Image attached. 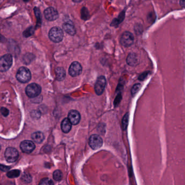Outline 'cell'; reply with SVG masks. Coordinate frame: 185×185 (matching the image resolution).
<instances>
[{
	"label": "cell",
	"mask_w": 185,
	"mask_h": 185,
	"mask_svg": "<svg viewBox=\"0 0 185 185\" xmlns=\"http://www.w3.org/2000/svg\"><path fill=\"white\" fill-rule=\"evenodd\" d=\"M49 38L52 42L58 43L62 41L64 38V33L60 28L54 27L49 30Z\"/></svg>",
	"instance_id": "1"
},
{
	"label": "cell",
	"mask_w": 185,
	"mask_h": 185,
	"mask_svg": "<svg viewBox=\"0 0 185 185\" xmlns=\"http://www.w3.org/2000/svg\"><path fill=\"white\" fill-rule=\"evenodd\" d=\"M16 78L20 83H26L31 79V73L29 69L25 67L19 68L16 73Z\"/></svg>",
	"instance_id": "2"
},
{
	"label": "cell",
	"mask_w": 185,
	"mask_h": 185,
	"mask_svg": "<svg viewBox=\"0 0 185 185\" xmlns=\"http://www.w3.org/2000/svg\"><path fill=\"white\" fill-rule=\"evenodd\" d=\"M13 64V57L11 54H7L3 56L0 59V70L6 72L11 67Z\"/></svg>",
	"instance_id": "3"
},
{
	"label": "cell",
	"mask_w": 185,
	"mask_h": 185,
	"mask_svg": "<svg viewBox=\"0 0 185 185\" xmlns=\"http://www.w3.org/2000/svg\"><path fill=\"white\" fill-rule=\"evenodd\" d=\"M42 87L37 84H29L26 88V94L30 98H35L40 94Z\"/></svg>",
	"instance_id": "4"
},
{
	"label": "cell",
	"mask_w": 185,
	"mask_h": 185,
	"mask_svg": "<svg viewBox=\"0 0 185 185\" xmlns=\"http://www.w3.org/2000/svg\"><path fill=\"white\" fill-rule=\"evenodd\" d=\"M134 42V37L132 33L125 32L121 35L120 43L125 47H129L132 45Z\"/></svg>",
	"instance_id": "5"
},
{
	"label": "cell",
	"mask_w": 185,
	"mask_h": 185,
	"mask_svg": "<svg viewBox=\"0 0 185 185\" xmlns=\"http://www.w3.org/2000/svg\"><path fill=\"white\" fill-rule=\"evenodd\" d=\"M4 156L8 162H14L19 158V152L14 148H8L4 153Z\"/></svg>",
	"instance_id": "6"
},
{
	"label": "cell",
	"mask_w": 185,
	"mask_h": 185,
	"mask_svg": "<svg viewBox=\"0 0 185 185\" xmlns=\"http://www.w3.org/2000/svg\"><path fill=\"white\" fill-rule=\"evenodd\" d=\"M103 140L100 136L94 134L91 135L89 139V145L92 149L96 150L101 147L103 145Z\"/></svg>",
	"instance_id": "7"
},
{
	"label": "cell",
	"mask_w": 185,
	"mask_h": 185,
	"mask_svg": "<svg viewBox=\"0 0 185 185\" xmlns=\"http://www.w3.org/2000/svg\"><path fill=\"white\" fill-rule=\"evenodd\" d=\"M106 85V79L105 77H99L95 84V92L97 95H101L104 91Z\"/></svg>",
	"instance_id": "8"
},
{
	"label": "cell",
	"mask_w": 185,
	"mask_h": 185,
	"mask_svg": "<svg viewBox=\"0 0 185 185\" xmlns=\"http://www.w3.org/2000/svg\"><path fill=\"white\" fill-rule=\"evenodd\" d=\"M68 72L72 77H77L82 73V67L78 62L75 61L70 65Z\"/></svg>",
	"instance_id": "9"
},
{
	"label": "cell",
	"mask_w": 185,
	"mask_h": 185,
	"mask_svg": "<svg viewBox=\"0 0 185 185\" xmlns=\"http://www.w3.org/2000/svg\"><path fill=\"white\" fill-rule=\"evenodd\" d=\"M35 146L34 143L31 141H23L20 144V149L23 152L26 154H30L34 151Z\"/></svg>",
	"instance_id": "10"
},
{
	"label": "cell",
	"mask_w": 185,
	"mask_h": 185,
	"mask_svg": "<svg viewBox=\"0 0 185 185\" xmlns=\"http://www.w3.org/2000/svg\"><path fill=\"white\" fill-rule=\"evenodd\" d=\"M44 15L47 20L52 21H54L59 17V14L57 10L53 7L47 8L44 11Z\"/></svg>",
	"instance_id": "11"
},
{
	"label": "cell",
	"mask_w": 185,
	"mask_h": 185,
	"mask_svg": "<svg viewBox=\"0 0 185 185\" xmlns=\"http://www.w3.org/2000/svg\"><path fill=\"white\" fill-rule=\"evenodd\" d=\"M68 118L72 125H78L80 120V115L76 110H71L68 113Z\"/></svg>",
	"instance_id": "12"
},
{
	"label": "cell",
	"mask_w": 185,
	"mask_h": 185,
	"mask_svg": "<svg viewBox=\"0 0 185 185\" xmlns=\"http://www.w3.org/2000/svg\"><path fill=\"white\" fill-rule=\"evenodd\" d=\"M127 63L130 66H136L139 64L140 60L135 53H130L127 58Z\"/></svg>",
	"instance_id": "13"
},
{
	"label": "cell",
	"mask_w": 185,
	"mask_h": 185,
	"mask_svg": "<svg viewBox=\"0 0 185 185\" xmlns=\"http://www.w3.org/2000/svg\"><path fill=\"white\" fill-rule=\"evenodd\" d=\"M63 28L66 33L71 36H73L76 34V28L72 23L67 22L64 23L63 26Z\"/></svg>",
	"instance_id": "14"
},
{
	"label": "cell",
	"mask_w": 185,
	"mask_h": 185,
	"mask_svg": "<svg viewBox=\"0 0 185 185\" xmlns=\"http://www.w3.org/2000/svg\"><path fill=\"white\" fill-rule=\"evenodd\" d=\"M72 125L68 118H65L61 122V128L62 131L65 133H68L71 130Z\"/></svg>",
	"instance_id": "15"
},
{
	"label": "cell",
	"mask_w": 185,
	"mask_h": 185,
	"mask_svg": "<svg viewBox=\"0 0 185 185\" xmlns=\"http://www.w3.org/2000/svg\"><path fill=\"white\" fill-rule=\"evenodd\" d=\"M32 139L37 143H41L45 139L44 134L40 132H35L32 135Z\"/></svg>",
	"instance_id": "16"
},
{
	"label": "cell",
	"mask_w": 185,
	"mask_h": 185,
	"mask_svg": "<svg viewBox=\"0 0 185 185\" xmlns=\"http://www.w3.org/2000/svg\"><path fill=\"white\" fill-rule=\"evenodd\" d=\"M56 73L58 80L61 81L64 79L65 77L66 76V72L64 68H58L56 70Z\"/></svg>",
	"instance_id": "17"
},
{
	"label": "cell",
	"mask_w": 185,
	"mask_h": 185,
	"mask_svg": "<svg viewBox=\"0 0 185 185\" xmlns=\"http://www.w3.org/2000/svg\"><path fill=\"white\" fill-rule=\"evenodd\" d=\"M129 120V113H127L124 116L122 121V127L124 130H125L127 129L128 125Z\"/></svg>",
	"instance_id": "18"
},
{
	"label": "cell",
	"mask_w": 185,
	"mask_h": 185,
	"mask_svg": "<svg viewBox=\"0 0 185 185\" xmlns=\"http://www.w3.org/2000/svg\"><path fill=\"white\" fill-rule=\"evenodd\" d=\"M20 174V171L18 170H11L8 172L7 174L8 177L9 178H15L18 177Z\"/></svg>",
	"instance_id": "19"
},
{
	"label": "cell",
	"mask_w": 185,
	"mask_h": 185,
	"mask_svg": "<svg viewBox=\"0 0 185 185\" xmlns=\"http://www.w3.org/2000/svg\"><path fill=\"white\" fill-rule=\"evenodd\" d=\"M141 88V84L140 83L135 84L133 87H132L131 93L132 96H135L139 91Z\"/></svg>",
	"instance_id": "20"
},
{
	"label": "cell",
	"mask_w": 185,
	"mask_h": 185,
	"mask_svg": "<svg viewBox=\"0 0 185 185\" xmlns=\"http://www.w3.org/2000/svg\"><path fill=\"white\" fill-rule=\"evenodd\" d=\"M63 178V173L60 170H57L53 173V179L56 181H60Z\"/></svg>",
	"instance_id": "21"
},
{
	"label": "cell",
	"mask_w": 185,
	"mask_h": 185,
	"mask_svg": "<svg viewBox=\"0 0 185 185\" xmlns=\"http://www.w3.org/2000/svg\"><path fill=\"white\" fill-rule=\"evenodd\" d=\"M53 182L49 179L44 178L39 182V185H53Z\"/></svg>",
	"instance_id": "22"
},
{
	"label": "cell",
	"mask_w": 185,
	"mask_h": 185,
	"mask_svg": "<svg viewBox=\"0 0 185 185\" xmlns=\"http://www.w3.org/2000/svg\"><path fill=\"white\" fill-rule=\"evenodd\" d=\"M125 12L123 11L122 13H121L120 15H119L118 18L115 20L116 23H115V25H118L119 23H122V22L123 21L124 19H125Z\"/></svg>",
	"instance_id": "23"
},
{
	"label": "cell",
	"mask_w": 185,
	"mask_h": 185,
	"mask_svg": "<svg viewBox=\"0 0 185 185\" xmlns=\"http://www.w3.org/2000/svg\"><path fill=\"white\" fill-rule=\"evenodd\" d=\"M34 33V29L33 27H30L28 30H25V32L23 33V35L25 37H28L31 36L32 34Z\"/></svg>",
	"instance_id": "24"
},
{
	"label": "cell",
	"mask_w": 185,
	"mask_h": 185,
	"mask_svg": "<svg viewBox=\"0 0 185 185\" xmlns=\"http://www.w3.org/2000/svg\"><path fill=\"white\" fill-rule=\"evenodd\" d=\"M134 30L136 33V34H140L142 32V26L140 24H136L134 27Z\"/></svg>",
	"instance_id": "25"
},
{
	"label": "cell",
	"mask_w": 185,
	"mask_h": 185,
	"mask_svg": "<svg viewBox=\"0 0 185 185\" xmlns=\"http://www.w3.org/2000/svg\"><path fill=\"white\" fill-rule=\"evenodd\" d=\"M149 74H150L149 71L144 72L141 75H140V76L139 77V80H140L141 81H143L147 77Z\"/></svg>",
	"instance_id": "26"
},
{
	"label": "cell",
	"mask_w": 185,
	"mask_h": 185,
	"mask_svg": "<svg viewBox=\"0 0 185 185\" xmlns=\"http://www.w3.org/2000/svg\"><path fill=\"white\" fill-rule=\"evenodd\" d=\"M23 181L26 182V183H28V182H30L32 180V178L30 175H28V174H25V175H23Z\"/></svg>",
	"instance_id": "27"
},
{
	"label": "cell",
	"mask_w": 185,
	"mask_h": 185,
	"mask_svg": "<svg viewBox=\"0 0 185 185\" xmlns=\"http://www.w3.org/2000/svg\"><path fill=\"white\" fill-rule=\"evenodd\" d=\"M122 95H121V94L117 95L116 98L115 100V103H114L115 106H118L120 104V103L121 102V100H122Z\"/></svg>",
	"instance_id": "28"
},
{
	"label": "cell",
	"mask_w": 185,
	"mask_h": 185,
	"mask_svg": "<svg viewBox=\"0 0 185 185\" xmlns=\"http://www.w3.org/2000/svg\"><path fill=\"white\" fill-rule=\"evenodd\" d=\"M1 112L2 115L4 116H5V117L7 116L8 115H9V110L7 108H4V107L1 108Z\"/></svg>",
	"instance_id": "29"
},
{
	"label": "cell",
	"mask_w": 185,
	"mask_h": 185,
	"mask_svg": "<svg viewBox=\"0 0 185 185\" xmlns=\"http://www.w3.org/2000/svg\"><path fill=\"white\" fill-rule=\"evenodd\" d=\"M155 19V14L154 13H150L148 17V20L150 23L153 22Z\"/></svg>",
	"instance_id": "30"
},
{
	"label": "cell",
	"mask_w": 185,
	"mask_h": 185,
	"mask_svg": "<svg viewBox=\"0 0 185 185\" xmlns=\"http://www.w3.org/2000/svg\"><path fill=\"white\" fill-rule=\"evenodd\" d=\"M9 169H10V167H9L4 166V165H1V170H2V171L7 172V171L9 170Z\"/></svg>",
	"instance_id": "31"
},
{
	"label": "cell",
	"mask_w": 185,
	"mask_h": 185,
	"mask_svg": "<svg viewBox=\"0 0 185 185\" xmlns=\"http://www.w3.org/2000/svg\"><path fill=\"white\" fill-rule=\"evenodd\" d=\"M180 4L182 7L185 8V0H180Z\"/></svg>",
	"instance_id": "32"
},
{
	"label": "cell",
	"mask_w": 185,
	"mask_h": 185,
	"mask_svg": "<svg viewBox=\"0 0 185 185\" xmlns=\"http://www.w3.org/2000/svg\"><path fill=\"white\" fill-rule=\"evenodd\" d=\"M82 1V0H73V1L76 2V3H79V2H80Z\"/></svg>",
	"instance_id": "33"
}]
</instances>
